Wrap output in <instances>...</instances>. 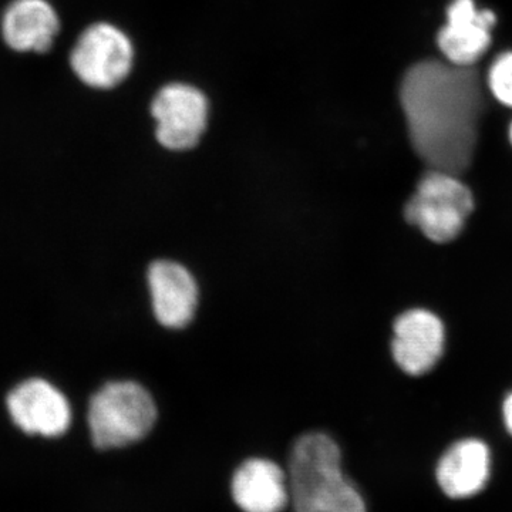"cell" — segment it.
<instances>
[{
  "label": "cell",
  "mask_w": 512,
  "mask_h": 512,
  "mask_svg": "<svg viewBox=\"0 0 512 512\" xmlns=\"http://www.w3.org/2000/svg\"><path fill=\"white\" fill-rule=\"evenodd\" d=\"M473 210V194L458 175L429 170L407 202L404 217L430 241L446 244L460 235Z\"/></svg>",
  "instance_id": "4"
},
{
  "label": "cell",
  "mask_w": 512,
  "mask_h": 512,
  "mask_svg": "<svg viewBox=\"0 0 512 512\" xmlns=\"http://www.w3.org/2000/svg\"><path fill=\"white\" fill-rule=\"evenodd\" d=\"M151 114L157 121L156 136L161 146L190 150L207 128V97L190 84L171 83L154 97Z\"/></svg>",
  "instance_id": "6"
},
{
  "label": "cell",
  "mask_w": 512,
  "mask_h": 512,
  "mask_svg": "<svg viewBox=\"0 0 512 512\" xmlns=\"http://www.w3.org/2000/svg\"><path fill=\"white\" fill-rule=\"evenodd\" d=\"M10 419L23 433L55 439L69 430L72 409L66 396L45 379H28L6 397Z\"/></svg>",
  "instance_id": "8"
},
{
  "label": "cell",
  "mask_w": 512,
  "mask_h": 512,
  "mask_svg": "<svg viewBox=\"0 0 512 512\" xmlns=\"http://www.w3.org/2000/svg\"><path fill=\"white\" fill-rule=\"evenodd\" d=\"M400 101L414 151L430 170L460 175L476 154L484 97L474 66L437 60L404 74Z\"/></svg>",
  "instance_id": "1"
},
{
  "label": "cell",
  "mask_w": 512,
  "mask_h": 512,
  "mask_svg": "<svg viewBox=\"0 0 512 512\" xmlns=\"http://www.w3.org/2000/svg\"><path fill=\"white\" fill-rule=\"evenodd\" d=\"M488 86L495 99L512 107V52L498 56L491 64Z\"/></svg>",
  "instance_id": "14"
},
{
  "label": "cell",
  "mask_w": 512,
  "mask_h": 512,
  "mask_svg": "<svg viewBox=\"0 0 512 512\" xmlns=\"http://www.w3.org/2000/svg\"><path fill=\"white\" fill-rule=\"evenodd\" d=\"M62 30L52 0H9L0 12V40L15 55H46Z\"/></svg>",
  "instance_id": "7"
},
{
  "label": "cell",
  "mask_w": 512,
  "mask_h": 512,
  "mask_svg": "<svg viewBox=\"0 0 512 512\" xmlns=\"http://www.w3.org/2000/svg\"><path fill=\"white\" fill-rule=\"evenodd\" d=\"M393 330V357L407 375L430 372L443 356L446 330L433 312L426 309L404 312L394 322Z\"/></svg>",
  "instance_id": "9"
},
{
  "label": "cell",
  "mask_w": 512,
  "mask_h": 512,
  "mask_svg": "<svg viewBox=\"0 0 512 512\" xmlns=\"http://www.w3.org/2000/svg\"><path fill=\"white\" fill-rule=\"evenodd\" d=\"M94 446L113 450L143 440L157 421V407L141 384L111 382L90 400L87 413Z\"/></svg>",
  "instance_id": "3"
},
{
  "label": "cell",
  "mask_w": 512,
  "mask_h": 512,
  "mask_svg": "<svg viewBox=\"0 0 512 512\" xmlns=\"http://www.w3.org/2000/svg\"><path fill=\"white\" fill-rule=\"evenodd\" d=\"M153 311L165 328L180 329L194 318L197 282L190 271L173 261H156L148 269Z\"/></svg>",
  "instance_id": "11"
},
{
  "label": "cell",
  "mask_w": 512,
  "mask_h": 512,
  "mask_svg": "<svg viewBox=\"0 0 512 512\" xmlns=\"http://www.w3.org/2000/svg\"><path fill=\"white\" fill-rule=\"evenodd\" d=\"M495 22L494 13L477 9L474 0H453L447 9V25L437 36V43L448 63L474 66L490 47Z\"/></svg>",
  "instance_id": "10"
},
{
  "label": "cell",
  "mask_w": 512,
  "mask_h": 512,
  "mask_svg": "<svg viewBox=\"0 0 512 512\" xmlns=\"http://www.w3.org/2000/svg\"><path fill=\"white\" fill-rule=\"evenodd\" d=\"M293 512H367L365 498L343 473L338 443L308 433L293 444L288 467Z\"/></svg>",
  "instance_id": "2"
},
{
  "label": "cell",
  "mask_w": 512,
  "mask_h": 512,
  "mask_svg": "<svg viewBox=\"0 0 512 512\" xmlns=\"http://www.w3.org/2000/svg\"><path fill=\"white\" fill-rule=\"evenodd\" d=\"M490 476V448L478 439L454 443L441 456L436 468L440 490L453 500H467L480 494Z\"/></svg>",
  "instance_id": "13"
},
{
  "label": "cell",
  "mask_w": 512,
  "mask_h": 512,
  "mask_svg": "<svg viewBox=\"0 0 512 512\" xmlns=\"http://www.w3.org/2000/svg\"><path fill=\"white\" fill-rule=\"evenodd\" d=\"M134 62L130 37L109 22H96L77 36L69 53L73 76L93 90H111L127 79Z\"/></svg>",
  "instance_id": "5"
},
{
  "label": "cell",
  "mask_w": 512,
  "mask_h": 512,
  "mask_svg": "<svg viewBox=\"0 0 512 512\" xmlns=\"http://www.w3.org/2000/svg\"><path fill=\"white\" fill-rule=\"evenodd\" d=\"M510 140H511V143H512V123H511V126H510Z\"/></svg>",
  "instance_id": "16"
},
{
  "label": "cell",
  "mask_w": 512,
  "mask_h": 512,
  "mask_svg": "<svg viewBox=\"0 0 512 512\" xmlns=\"http://www.w3.org/2000/svg\"><path fill=\"white\" fill-rule=\"evenodd\" d=\"M504 423L508 433L512 436V393L505 399L503 406Z\"/></svg>",
  "instance_id": "15"
},
{
  "label": "cell",
  "mask_w": 512,
  "mask_h": 512,
  "mask_svg": "<svg viewBox=\"0 0 512 512\" xmlns=\"http://www.w3.org/2000/svg\"><path fill=\"white\" fill-rule=\"evenodd\" d=\"M231 493L242 512H282L291 503L288 474L266 458L242 463L232 477Z\"/></svg>",
  "instance_id": "12"
}]
</instances>
